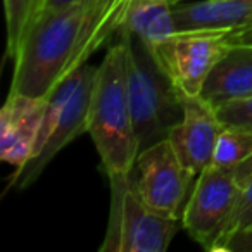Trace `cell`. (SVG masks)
I'll use <instances>...</instances> for the list:
<instances>
[{
	"label": "cell",
	"instance_id": "1",
	"mask_svg": "<svg viewBox=\"0 0 252 252\" xmlns=\"http://www.w3.org/2000/svg\"><path fill=\"white\" fill-rule=\"evenodd\" d=\"M131 0H81L36 16L12 56L9 94L45 98L123 28Z\"/></svg>",
	"mask_w": 252,
	"mask_h": 252
},
{
	"label": "cell",
	"instance_id": "2",
	"mask_svg": "<svg viewBox=\"0 0 252 252\" xmlns=\"http://www.w3.org/2000/svg\"><path fill=\"white\" fill-rule=\"evenodd\" d=\"M88 135L109 180L130 178L138 158V142L128 95V54L121 35L98 64Z\"/></svg>",
	"mask_w": 252,
	"mask_h": 252
},
{
	"label": "cell",
	"instance_id": "3",
	"mask_svg": "<svg viewBox=\"0 0 252 252\" xmlns=\"http://www.w3.org/2000/svg\"><path fill=\"white\" fill-rule=\"evenodd\" d=\"M119 35L128 54V95L140 154L144 149L169 137L183 118L185 98L137 36L125 28L119 30Z\"/></svg>",
	"mask_w": 252,
	"mask_h": 252
},
{
	"label": "cell",
	"instance_id": "4",
	"mask_svg": "<svg viewBox=\"0 0 252 252\" xmlns=\"http://www.w3.org/2000/svg\"><path fill=\"white\" fill-rule=\"evenodd\" d=\"M252 180V158L231 169L207 166L195 178L182 216L183 230L206 251L216 247Z\"/></svg>",
	"mask_w": 252,
	"mask_h": 252
},
{
	"label": "cell",
	"instance_id": "5",
	"mask_svg": "<svg viewBox=\"0 0 252 252\" xmlns=\"http://www.w3.org/2000/svg\"><path fill=\"white\" fill-rule=\"evenodd\" d=\"M131 178V176H130ZM130 178L111 182V213L102 252H164L183 228L182 220L168 218L145 206L131 190Z\"/></svg>",
	"mask_w": 252,
	"mask_h": 252
},
{
	"label": "cell",
	"instance_id": "6",
	"mask_svg": "<svg viewBox=\"0 0 252 252\" xmlns=\"http://www.w3.org/2000/svg\"><path fill=\"white\" fill-rule=\"evenodd\" d=\"M231 30H180L151 54L183 98L199 97L206 80L233 45Z\"/></svg>",
	"mask_w": 252,
	"mask_h": 252
},
{
	"label": "cell",
	"instance_id": "7",
	"mask_svg": "<svg viewBox=\"0 0 252 252\" xmlns=\"http://www.w3.org/2000/svg\"><path fill=\"white\" fill-rule=\"evenodd\" d=\"M133 173L131 190L145 206L168 218L182 220L197 176L183 166L169 138L144 149Z\"/></svg>",
	"mask_w": 252,
	"mask_h": 252
},
{
	"label": "cell",
	"instance_id": "8",
	"mask_svg": "<svg viewBox=\"0 0 252 252\" xmlns=\"http://www.w3.org/2000/svg\"><path fill=\"white\" fill-rule=\"evenodd\" d=\"M97 69L98 66L87 64L83 78H81L74 94L67 100L59 121L54 126V130L45 138V142L40 145L38 151L33 154V158L25 166H21L12 173L7 183L9 190H25L30 185H33L64 147H67L71 142L76 140L83 133H88V119H90Z\"/></svg>",
	"mask_w": 252,
	"mask_h": 252
},
{
	"label": "cell",
	"instance_id": "9",
	"mask_svg": "<svg viewBox=\"0 0 252 252\" xmlns=\"http://www.w3.org/2000/svg\"><path fill=\"white\" fill-rule=\"evenodd\" d=\"M223 126L216 107L200 95L183 100V118L168 138L180 161L193 176H199L213 164L214 149Z\"/></svg>",
	"mask_w": 252,
	"mask_h": 252
},
{
	"label": "cell",
	"instance_id": "10",
	"mask_svg": "<svg viewBox=\"0 0 252 252\" xmlns=\"http://www.w3.org/2000/svg\"><path fill=\"white\" fill-rule=\"evenodd\" d=\"M47 97L9 94L0 111V159L16 169L33 158L45 114Z\"/></svg>",
	"mask_w": 252,
	"mask_h": 252
},
{
	"label": "cell",
	"instance_id": "11",
	"mask_svg": "<svg viewBox=\"0 0 252 252\" xmlns=\"http://www.w3.org/2000/svg\"><path fill=\"white\" fill-rule=\"evenodd\" d=\"M200 97L216 109L252 97V45H231L211 71Z\"/></svg>",
	"mask_w": 252,
	"mask_h": 252
},
{
	"label": "cell",
	"instance_id": "12",
	"mask_svg": "<svg viewBox=\"0 0 252 252\" xmlns=\"http://www.w3.org/2000/svg\"><path fill=\"white\" fill-rule=\"evenodd\" d=\"M176 30H238L252 23V0H187L173 5Z\"/></svg>",
	"mask_w": 252,
	"mask_h": 252
},
{
	"label": "cell",
	"instance_id": "13",
	"mask_svg": "<svg viewBox=\"0 0 252 252\" xmlns=\"http://www.w3.org/2000/svg\"><path fill=\"white\" fill-rule=\"evenodd\" d=\"M123 28L137 36L149 50L178 32L173 4L166 0H131Z\"/></svg>",
	"mask_w": 252,
	"mask_h": 252
},
{
	"label": "cell",
	"instance_id": "14",
	"mask_svg": "<svg viewBox=\"0 0 252 252\" xmlns=\"http://www.w3.org/2000/svg\"><path fill=\"white\" fill-rule=\"evenodd\" d=\"M252 158V128L224 125L216 142L213 166L231 169Z\"/></svg>",
	"mask_w": 252,
	"mask_h": 252
},
{
	"label": "cell",
	"instance_id": "15",
	"mask_svg": "<svg viewBox=\"0 0 252 252\" xmlns=\"http://www.w3.org/2000/svg\"><path fill=\"white\" fill-rule=\"evenodd\" d=\"M5 23H7V54L14 56L32 23L38 0H4Z\"/></svg>",
	"mask_w": 252,
	"mask_h": 252
},
{
	"label": "cell",
	"instance_id": "16",
	"mask_svg": "<svg viewBox=\"0 0 252 252\" xmlns=\"http://www.w3.org/2000/svg\"><path fill=\"white\" fill-rule=\"evenodd\" d=\"M252 224V180L249 182V185L245 187L244 193L240 197V202H238L237 209H235L233 216H231L230 223H228L226 230H224L223 237H221L220 244L216 247V252H221L223 245L230 240V237L237 231L244 230V228L251 226Z\"/></svg>",
	"mask_w": 252,
	"mask_h": 252
},
{
	"label": "cell",
	"instance_id": "17",
	"mask_svg": "<svg viewBox=\"0 0 252 252\" xmlns=\"http://www.w3.org/2000/svg\"><path fill=\"white\" fill-rule=\"evenodd\" d=\"M216 111L224 125H238L245 126V128H252V97L221 105Z\"/></svg>",
	"mask_w": 252,
	"mask_h": 252
},
{
	"label": "cell",
	"instance_id": "18",
	"mask_svg": "<svg viewBox=\"0 0 252 252\" xmlns=\"http://www.w3.org/2000/svg\"><path fill=\"white\" fill-rule=\"evenodd\" d=\"M221 252H252V224L231 235Z\"/></svg>",
	"mask_w": 252,
	"mask_h": 252
},
{
	"label": "cell",
	"instance_id": "19",
	"mask_svg": "<svg viewBox=\"0 0 252 252\" xmlns=\"http://www.w3.org/2000/svg\"><path fill=\"white\" fill-rule=\"evenodd\" d=\"M78 2H81V0H38V7H36L33 19H35L36 16L47 14V12H54V11H59V9L69 7V5L78 4Z\"/></svg>",
	"mask_w": 252,
	"mask_h": 252
},
{
	"label": "cell",
	"instance_id": "20",
	"mask_svg": "<svg viewBox=\"0 0 252 252\" xmlns=\"http://www.w3.org/2000/svg\"><path fill=\"white\" fill-rule=\"evenodd\" d=\"M230 40L233 45H247V43H252V23L244 26V28L231 30Z\"/></svg>",
	"mask_w": 252,
	"mask_h": 252
},
{
	"label": "cell",
	"instance_id": "21",
	"mask_svg": "<svg viewBox=\"0 0 252 252\" xmlns=\"http://www.w3.org/2000/svg\"><path fill=\"white\" fill-rule=\"evenodd\" d=\"M166 2H169V4H173V5H176V4H180V2H187V0H166Z\"/></svg>",
	"mask_w": 252,
	"mask_h": 252
},
{
	"label": "cell",
	"instance_id": "22",
	"mask_svg": "<svg viewBox=\"0 0 252 252\" xmlns=\"http://www.w3.org/2000/svg\"><path fill=\"white\" fill-rule=\"evenodd\" d=\"M247 45H252V43H247Z\"/></svg>",
	"mask_w": 252,
	"mask_h": 252
}]
</instances>
